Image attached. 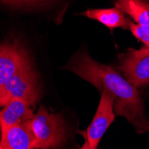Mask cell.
<instances>
[{"instance_id":"7a4b0ae2","label":"cell","mask_w":149,"mask_h":149,"mask_svg":"<svg viewBox=\"0 0 149 149\" xmlns=\"http://www.w3.org/2000/svg\"><path fill=\"white\" fill-rule=\"evenodd\" d=\"M35 136V149H63L65 142L63 119L60 113H54L40 105L31 120Z\"/></svg>"},{"instance_id":"8992f818","label":"cell","mask_w":149,"mask_h":149,"mask_svg":"<svg viewBox=\"0 0 149 149\" xmlns=\"http://www.w3.org/2000/svg\"><path fill=\"white\" fill-rule=\"evenodd\" d=\"M30 63L25 49L18 42L0 43V88Z\"/></svg>"},{"instance_id":"8fae6325","label":"cell","mask_w":149,"mask_h":149,"mask_svg":"<svg viewBox=\"0 0 149 149\" xmlns=\"http://www.w3.org/2000/svg\"><path fill=\"white\" fill-rule=\"evenodd\" d=\"M130 31L132 32L133 36L137 38L139 41H142L145 46L149 47V30L131 22L130 24Z\"/></svg>"},{"instance_id":"3957f363","label":"cell","mask_w":149,"mask_h":149,"mask_svg":"<svg viewBox=\"0 0 149 149\" xmlns=\"http://www.w3.org/2000/svg\"><path fill=\"white\" fill-rule=\"evenodd\" d=\"M39 96L37 76L30 63L0 88V107H4L16 98L25 100L35 106Z\"/></svg>"},{"instance_id":"5b68a950","label":"cell","mask_w":149,"mask_h":149,"mask_svg":"<svg viewBox=\"0 0 149 149\" xmlns=\"http://www.w3.org/2000/svg\"><path fill=\"white\" fill-rule=\"evenodd\" d=\"M119 71L135 87L149 84V47L139 49H129L121 56Z\"/></svg>"},{"instance_id":"4fadbf2b","label":"cell","mask_w":149,"mask_h":149,"mask_svg":"<svg viewBox=\"0 0 149 149\" xmlns=\"http://www.w3.org/2000/svg\"><path fill=\"white\" fill-rule=\"evenodd\" d=\"M80 149H89V146H88V141L85 139V142H84V144H83V146L80 147Z\"/></svg>"},{"instance_id":"6da1fadb","label":"cell","mask_w":149,"mask_h":149,"mask_svg":"<svg viewBox=\"0 0 149 149\" xmlns=\"http://www.w3.org/2000/svg\"><path fill=\"white\" fill-rule=\"evenodd\" d=\"M65 69L88 81L100 92H109L114 99L115 115L126 118L138 133L143 134L149 130V121L146 117L143 100L137 87L113 68L97 62L83 51L75 55Z\"/></svg>"},{"instance_id":"5bb4252c","label":"cell","mask_w":149,"mask_h":149,"mask_svg":"<svg viewBox=\"0 0 149 149\" xmlns=\"http://www.w3.org/2000/svg\"><path fill=\"white\" fill-rule=\"evenodd\" d=\"M0 149H1V148H0Z\"/></svg>"},{"instance_id":"ba28073f","label":"cell","mask_w":149,"mask_h":149,"mask_svg":"<svg viewBox=\"0 0 149 149\" xmlns=\"http://www.w3.org/2000/svg\"><path fill=\"white\" fill-rule=\"evenodd\" d=\"M33 105L22 99H13L0 111V128L30 120L34 117Z\"/></svg>"},{"instance_id":"30bf717a","label":"cell","mask_w":149,"mask_h":149,"mask_svg":"<svg viewBox=\"0 0 149 149\" xmlns=\"http://www.w3.org/2000/svg\"><path fill=\"white\" fill-rule=\"evenodd\" d=\"M115 6L131 17L135 23L149 30V0H117Z\"/></svg>"},{"instance_id":"7c38bea8","label":"cell","mask_w":149,"mask_h":149,"mask_svg":"<svg viewBox=\"0 0 149 149\" xmlns=\"http://www.w3.org/2000/svg\"><path fill=\"white\" fill-rule=\"evenodd\" d=\"M6 4H13V5H22V4H29L34 3L37 1H41V0H0Z\"/></svg>"},{"instance_id":"277c9868","label":"cell","mask_w":149,"mask_h":149,"mask_svg":"<svg viewBox=\"0 0 149 149\" xmlns=\"http://www.w3.org/2000/svg\"><path fill=\"white\" fill-rule=\"evenodd\" d=\"M113 103V97L109 92L101 91V97L96 114L86 131H80V134L88 141L89 149H97L102 137L114 120Z\"/></svg>"},{"instance_id":"52a82bcc","label":"cell","mask_w":149,"mask_h":149,"mask_svg":"<svg viewBox=\"0 0 149 149\" xmlns=\"http://www.w3.org/2000/svg\"><path fill=\"white\" fill-rule=\"evenodd\" d=\"M35 141L31 120L16 125L0 128L1 149H35Z\"/></svg>"},{"instance_id":"9c48e42d","label":"cell","mask_w":149,"mask_h":149,"mask_svg":"<svg viewBox=\"0 0 149 149\" xmlns=\"http://www.w3.org/2000/svg\"><path fill=\"white\" fill-rule=\"evenodd\" d=\"M81 15L89 19L97 21L111 31L116 28L130 30V24L131 22V21L125 16V13L116 6L107 9H88Z\"/></svg>"}]
</instances>
